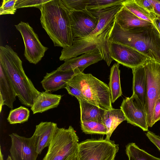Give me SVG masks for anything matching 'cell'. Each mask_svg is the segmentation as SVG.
Returning <instances> with one entry per match:
<instances>
[{
  "instance_id": "obj_1",
  "label": "cell",
  "mask_w": 160,
  "mask_h": 160,
  "mask_svg": "<svg viewBox=\"0 0 160 160\" xmlns=\"http://www.w3.org/2000/svg\"><path fill=\"white\" fill-rule=\"evenodd\" d=\"M108 40L132 48L160 64V35L153 25L125 30L115 21Z\"/></svg>"
},
{
  "instance_id": "obj_2",
  "label": "cell",
  "mask_w": 160,
  "mask_h": 160,
  "mask_svg": "<svg viewBox=\"0 0 160 160\" xmlns=\"http://www.w3.org/2000/svg\"><path fill=\"white\" fill-rule=\"evenodd\" d=\"M40 21L54 46L63 48L71 46L73 42L70 12L61 0H50L40 9Z\"/></svg>"
},
{
  "instance_id": "obj_3",
  "label": "cell",
  "mask_w": 160,
  "mask_h": 160,
  "mask_svg": "<svg viewBox=\"0 0 160 160\" xmlns=\"http://www.w3.org/2000/svg\"><path fill=\"white\" fill-rule=\"evenodd\" d=\"M0 63L3 67L19 101L23 105L31 107L40 92L26 75L22 61L9 46H0Z\"/></svg>"
},
{
  "instance_id": "obj_4",
  "label": "cell",
  "mask_w": 160,
  "mask_h": 160,
  "mask_svg": "<svg viewBox=\"0 0 160 160\" xmlns=\"http://www.w3.org/2000/svg\"><path fill=\"white\" fill-rule=\"evenodd\" d=\"M67 84L79 90L88 102L106 111L113 108L109 86L91 74H75Z\"/></svg>"
},
{
  "instance_id": "obj_5",
  "label": "cell",
  "mask_w": 160,
  "mask_h": 160,
  "mask_svg": "<svg viewBox=\"0 0 160 160\" xmlns=\"http://www.w3.org/2000/svg\"><path fill=\"white\" fill-rule=\"evenodd\" d=\"M112 25L97 37L88 39L74 38L71 46L62 49L60 60L65 61L81 54L98 50L103 59L109 66L113 59L110 56L108 37Z\"/></svg>"
},
{
  "instance_id": "obj_6",
  "label": "cell",
  "mask_w": 160,
  "mask_h": 160,
  "mask_svg": "<svg viewBox=\"0 0 160 160\" xmlns=\"http://www.w3.org/2000/svg\"><path fill=\"white\" fill-rule=\"evenodd\" d=\"M79 138L74 128L58 127L42 160H67L78 152Z\"/></svg>"
},
{
  "instance_id": "obj_7",
  "label": "cell",
  "mask_w": 160,
  "mask_h": 160,
  "mask_svg": "<svg viewBox=\"0 0 160 160\" xmlns=\"http://www.w3.org/2000/svg\"><path fill=\"white\" fill-rule=\"evenodd\" d=\"M119 145L106 138L87 139L79 143L78 160H115Z\"/></svg>"
},
{
  "instance_id": "obj_8",
  "label": "cell",
  "mask_w": 160,
  "mask_h": 160,
  "mask_svg": "<svg viewBox=\"0 0 160 160\" xmlns=\"http://www.w3.org/2000/svg\"><path fill=\"white\" fill-rule=\"evenodd\" d=\"M143 65L146 82L145 108L148 126L152 127L154 108L157 101L160 98V64L148 59Z\"/></svg>"
},
{
  "instance_id": "obj_9",
  "label": "cell",
  "mask_w": 160,
  "mask_h": 160,
  "mask_svg": "<svg viewBox=\"0 0 160 160\" xmlns=\"http://www.w3.org/2000/svg\"><path fill=\"white\" fill-rule=\"evenodd\" d=\"M15 26L24 41V57L30 63L37 64L44 56L48 48L42 45L38 35L28 22L21 21Z\"/></svg>"
},
{
  "instance_id": "obj_10",
  "label": "cell",
  "mask_w": 160,
  "mask_h": 160,
  "mask_svg": "<svg viewBox=\"0 0 160 160\" xmlns=\"http://www.w3.org/2000/svg\"><path fill=\"white\" fill-rule=\"evenodd\" d=\"M110 55L117 63L132 69L143 65L147 57L128 46L108 40Z\"/></svg>"
},
{
  "instance_id": "obj_11",
  "label": "cell",
  "mask_w": 160,
  "mask_h": 160,
  "mask_svg": "<svg viewBox=\"0 0 160 160\" xmlns=\"http://www.w3.org/2000/svg\"><path fill=\"white\" fill-rule=\"evenodd\" d=\"M120 109L124 113L127 123L139 127L144 131H148L145 108L135 94L123 99Z\"/></svg>"
},
{
  "instance_id": "obj_12",
  "label": "cell",
  "mask_w": 160,
  "mask_h": 160,
  "mask_svg": "<svg viewBox=\"0 0 160 160\" xmlns=\"http://www.w3.org/2000/svg\"><path fill=\"white\" fill-rule=\"evenodd\" d=\"M9 136L11 140L10 152L12 160H36L38 154L33 135L27 138L13 133Z\"/></svg>"
},
{
  "instance_id": "obj_13",
  "label": "cell",
  "mask_w": 160,
  "mask_h": 160,
  "mask_svg": "<svg viewBox=\"0 0 160 160\" xmlns=\"http://www.w3.org/2000/svg\"><path fill=\"white\" fill-rule=\"evenodd\" d=\"M71 27L73 39L89 35L96 28L98 18L87 9L70 12Z\"/></svg>"
},
{
  "instance_id": "obj_14",
  "label": "cell",
  "mask_w": 160,
  "mask_h": 160,
  "mask_svg": "<svg viewBox=\"0 0 160 160\" xmlns=\"http://www.w3.org/2000/svg\"><path fill=\"white\" fill-rule=\"evenodd\" d=\"M79 73L77 69L62 71L58 68L50 73H47L41 83L45 92H53L65 88L73 76Z\"/></svg>"
},
{
  "instance_id": "obj_15",
  "label": "cell",
  "mask_w": 160,
  "mask_h": 160,
  "mask_svg": "<svg viewBox=\"0 0 160 160\" xmlns=\"http://www.w3.org/2000/svg\"><path fill=\"white\" fill-rule=\"evenodd\" d=\"M103 59L102 55L98 50L84 53L79 57L72 58L64 61L59 68L62 71L77 69L83 72L88 66Z\"/></svg>"
},
{
  "instance_id": "obj_16",
  "label": "cell",
  "mask_w": 160,
  "mask_h": 160,
  "mask_svg": "<svg viewBox=\"0 0 160 160\" xmlns=\"http://www.w3.org/2000/svg\"><path fill=\"white\" fill-rule=\"evenodd\" d=\"M58 128L57 123L41 122L36 125L33 135L36 138V149L38 154L50 145Z\"/></svg>"
},
{
  "instance_id": "obj_17",
  "label": "cell",
  "mask_w": 160,
  "mask_h": 160,
  "mask_svg": "<svg viewBox=\"0 0 160 160\" xmlns=\"http://www.w3.org/2000/svg\"><path fill=\"white\" fill-rule=\"evenodd\" d=\"M118 5L100 11L92 12L98 18V22L95 30L89 35L82 39H88L97 37L111 26L115 21V16L122 6Z\"/></svg>"
},
{
  "instance_id": "obj_18",
  "label": "cell",
  "mask_w": 160,
  "mask_h": 160,
  "mask_svg": "<svg viewBox=\"0 0 160 160\" xmlns=\"http://www.w3.org/2000/svg\"><path fill=\"white\" fill-rule=\"evenodd\" d=\"M17 97L13 85L2 64L0 63V106L5 105L13 109V103Z\"/></svg>"
},
{
  "instance_id": "obj_19",
  "label": "cell",
  "mask_w": 160,
  "mask_h": 160,
  "mask_svg": "<svg viewBox=\"0 0 160 160\" xmlns=\"http://www.w3.org/2000/svg\"><path fill=\"white\" fill-rule=\"evenodd\" d=\"M115 21L122 29L129 30L138 27H150L153 24L141 19L123 5L115 16Z\"/></svg>"
},
{
  "instance_id": "obj_20",
  "label": "cell",
  "mask_w": 160,
  "mask_h": 160,
  "mask_svg": "<svg viewBox=\"0 0 160 160\" xmlns=\"http://www.w3.org/2000/svg\"><path fill=\"white\" fill-rule=\"evenodd\" d=\"M62 95L49 92H40L35 100L31 109L33 114L42 113L56 107L59 104Z\"/></svg>"
},
{
  "instance_id": "obj_21",
  "label": "cell",
  "mask_w": 160,
  "mask_h": 160,
  "mask_svg": "<svg viewBox=\"0 0 160 160\" xmlns=\"http://www.w3.org/2000/svg\"><path fill=\"white\" fill-rule=\"evenodd\" d=\"M133 74V94L136 95L145 107L146 82L143 65L132 69Z\"/></svg>"
},
{
  "instance_id": "obj_22",
  "label": "cell",
  "mask_w": 160,
  "mask_h": 160,
  "mask_svg": "<svg viewBox=\"0 0 160 160\" xmlns=\"http://www.w3.org/2000/svg\"><path fill=\"white\" fill-rule=\"evenodd\" d=\"M80 105V122L96 121L103 123L105 110L87 101L78 100Z\"/></svg>"
},
{
  "instance_id": "obj_23",
  "label": "cell",
  "mask_w": 160,
  "mask_h": 160,
  "mask_svg": "<svg viewBox=\"0 0 160 160\" xmlns=\"http://www.w3.org/2000/svg\"><path fill=\"white\" fill-rule=\"evenodd\" d=\"M126 120L125 115L121 109L112 108L105 111L103 123L106 126L107 132L106 138L109 140L117 127L123 121Z\"/></svg>"
},
{
  "instance_id": "obj_24",
  "label": "cell",
  "mask_w": 160,
  "mask_h": 160,
  "mask_svg": "<svg viewBox=\"0 0 160 160\" xmlns=\"http://www.w3.org/2000/svg\"><path fill=\"white\" fill-rule=\"evenodd\" d=\"M119 63H114L110 70L109 88L112 103H113L122 94L120 80V70Z\"/></svg>"
},
{
  "instance_id": "obj_25",
  "label": "cell",
  "mask_w": 160,
  "mask_h": 160,
  "mask_svg": "<svg viewBox=\"0 0 160 160\" xmlns=\"http://www.w3.org/2000/svg\"><path fill=\"white\" fill-rule=\"evenodd\" d=\"M122 5L128 10L140 18L152 23L157 17L139 5L135 0H125Z\"/></svg>"
},
{
  "instance_id": "obj_26",
  "label": "cell",
  "mask_w": 160,
  "mask_h": 160,
  "mask_svg": "<svg viewBox=\"0 0 160 160\" xmlns=\"http://www.w3.org/2000/svg\"><path fill=\"white\" fill-rule=\"evenodd\" d=\"M126 152L129 160H160V158L140 149L133 142L129 143L126 146Z\"/></svg>"
},
{
  "instance_id": "obj_27",
  "label": "cell",
  "mask_w": 160,
  "mask_h": 160,
  "mask_svg": "<svg viewBox=\"0 0 160 160\" xmlns=\"http://www.w3.org/2000/svg\"><path fill=\"white\" fill-rule=\"evenodd\" d=\"M125 0H87L86 9L92 12L100 11L122 4Z\"/></svg>"
},
{
  "instance_id": "obj_28",
  "label": "cell",
  "mask_w": 160,
  "mask_h": 160,
  "mask_svg": "<svg viewBox=\"0 0 160 160\" xmlns=\"http://www.w3.org/2000/svg\"><path fill=\"white\" fill-rule=\"evenodd\" d=\"M29 116V110L26 107L21 106L11 110L7 119L10 124L22 123L28 121Z\"/></svg>"
},
{
  "instance_id": "obj_29",
  "label": "cell",
  "mask_w": 160,
  "mask_h": 160,
  "mask_svg": "<svg viewBox=\"0 0 160 160\" xmlns=\"http://www.w3.org/2000/svg\"><path fill=\"white\" fill-rule=\"evenodd\" d=\"M82 132L87 134L106 135V126L102 122L96 121L80 122Z\"/></svg>"
},
{
  "instance_id": "obj_30",
  "label": "cell",
  "mask_w": 160,
  "mask_h": 160,
  "mask_svg": "<svg viewBox=\"0 0 160 160\" xmlns=\"http://www.w3.org/2000/svg\"><path fill=\"white\" fill-rule=\"evenodd\" d=\"M70 12L86 9L87 0H61Z\"/></svg>"
},
{
  "instance_id": "obj_31",
  "label": "cell",
  "mask_w": 160,
  "mask_h": 160,
  "mask_svg": "<svg viewBox=\"0 0 160 160\" xmlns=\"http://www.w3.org/2000/svg\"><path fill=\"white\" fill-rule=\"evenodd\" d=\"M50 0H16L15 8L16 9L35 7L40 10L42 5Z\"/></svg>"
},
{
  "instance_id": "obj_32",
  "label": "cell",
  "mask_w": 160,
  "mask_h": 160,
  "mask_svg": "<svg viewBox=\"0 0 160 160\" xmlns=\"http://www.w3.org/2000/svg\"><path fill=\"white\" fill-rule=\"evenodd\" d=\"M16 0H3L0 8V15L13 14L16 12Z\"/></svg>"
},
{
  "instance_id": "obj_33",
  "label": "cell",
  "mask_w": 160,
  "mask_h": 160,
  "mask_svg": "<svg viewBox=\"0 0 160 160\" xmlns=\"http://www.w3.org/2000/svg\"><path fill=\"white\" fill-rule=\"evenodd\" d=\"M64 88L66 89L69 94L75 97L78 100L87 101L80 91L76 88L68 84H67Z\"/></svg>"
},
{
  "instance_id": "obj_34",
  "label": "cell",
  "mask_w": 160,
  "mask_h": 160,
  "mask_svg": "<svg viewBox=\"0 0 160 160\" xmlns=\"http://www.w3.org/2000/svg\"><path fill=\"white\" fill-rule=\"evenodd\" d=\"M139 5L149 12L154 13L153 0H135Z\"/></svg>"
},
{
  "instance_id": "obj_35",
  "label": "cell",
  "mask_w": 160,
  "mask_h": 160,
  "mask_svg": "<svg viewBox=\"0 0 160 160\" xmlns=\"http://www.w3.org/2000/svg\"><path fill=\"white\" fill-rule=\"evenodd\" d=\"M160 120V98L157 101L154 108L152 120V125Z\"/></svg>"
},
{
  "instance_id": "obj_36",
  "label": "cell",
  "mask_w": 160,
  "mask_h": 160,
  "mask_svg": "<svg viewBox=\"0 0 160 160\" xmlns=\"http://www.w3.org/2000/svg\"><path fill=\"white\" fill-rule=\"evenodd\" d=\"M146 135L160 152V136L150 131L146 133Z\"/></svg>"
},
{
  "instance_id": "obj_37",
  "label": "cell",
  "mask_w": 160,
  "mask_h": 160,
  "mask_svg": "<svg viewBox=\"0 0 160 160\" xmlns=\"http://www.w3.org/2000/svg\"><path fill=\"white\" fill-rule=\"evenodd\" d=\"M153 9L156 16L160 17V0H153Z\"/></svg>"
},
{
  "instance_id": "obj_38",
  "label": "cell",
  "mask_w": 160,
  "mask_h": 160,
  "mask_svg": "<svg viewBox=\"0 0 160 160\" xmlns=\"http://www.w3.org/2000/svg\"><path fill=\"white\" fill-rule=\"evenodd\" d=\"M152 24L160 35V17L157 16L153 20Z\"/></svg>"
},
{
  "instance_id": "obj_39",
  "label": "cell",
  "mask_w": 160,
  "mask_h": 160,
  "mask_svg": "<svg viewBox=\"0 0 160 160\" xmlns=\"http://www.w3.org/2000/svg\"><path fill=\"white\" fill-rule=\"evenodd\" d=\"M67 160H78L77 152L71 156Z\"/></svg>"
},
{
  "instance_id": "obj_40",
  "label": "cell",
  "mask_w": 160,
  "mask_h": 160,
  "mask_svg": "<svg viewBox=\"0 0 160 160\" xmlns=\"http://www.w3.org/2000/svg\"><path fill=\"white\" fill-rule=\"evenodd\" d=\"M0 160H4L3 158V155L1 152V147H0Z\"/></svg>"
},
{
  "instance_id": "obj_41",
  "label": "cell",
  "mask_w": 160,
  "mask_h": 160,
  "mask_svg": "<svg viewBox=\"0 0 160 160\" xmlns=\"http://www.w3.org/2000/svg\"><path fill=\"white\" fill-rule=\"evenodd\" d=\"M6 160H12L11 156L8 155Z\"/></svg>"
}]
</instances>
